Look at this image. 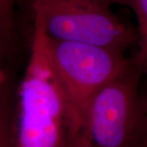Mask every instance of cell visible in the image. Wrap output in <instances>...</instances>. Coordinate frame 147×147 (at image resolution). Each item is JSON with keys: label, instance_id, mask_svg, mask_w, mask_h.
<instances>
[{"label": "cell", "instance_id": "obj_1", "mask_svg": "<svg viewBox=\"0 0 147 147\" xmlns=\"http://www.w3.org/2000/svg\"><path fill=\"white\" fill-rule=\"evenodd\" d=\"M33 20L29 57L16 83L11 147H69L67 101L52 62L48 37L40 21Z\"/></svg>", "mask_w": 147, "mask_h": 147}, {"label": "cell", "instance_id": "obj_2", "mask_svg": "<svg viewBox=\"0 0 147 147\" xmlns=\"http://www.w3.org/2000/svg\"><path fill=\"white\" fill-rule=\"evenodd\" d=\"M111 0H32L47 36L126 54L137 44V29L113 11Z\"/></svg>", "mask_w": 147, "mask_h": 147}, {"label": "cell", "instance_id": "obj_3", "mask_svg": "<svg viewBox=\"0 0 147 147\" xmlns=\"http://www.w3.org/2000/svg\"><path fill=\"white\" fill-rule=\"evenodd\" d=\"M142 77L132 64L102 88L88 105L69 147H139Z\"/></svg>", "mask_w": 147, "mask_h": 147}, {"label": "cell", "instance_id": "obj_4", "mask_svg": "<svg viewBox=\"0 0 147 147\" xmlns=\"http://www.w3.org/2000/svg\"><path fill=\"white\" fill-rule=\"evenodd\" d=\"M48 43L53 67L68 105L70 142L95 95L133 63L124 53L94 45L50 38Z\"/></svg>", "mask_w": 147, "mask_h": 147}, {"label": "cell", "instance_id": "obj_5", "mask_svg": "<svg viewBox=\"0 0 147 147\" xmlns=\"http://www.w3.org/2000/svg\"><path fill=\"white\" fill-rule=\"evenodd\" d=\"M21 0H0V65H12L20 48L17 7Z\"/></svg>", "mask_w": 147, "mask_h": 147}, {"label": "cell", "instance_id": "obj_6", "mask_svg": "<svg viewBox=\"0 0 147 147\" xmlns=\"http://www.w3.org/2000/svg\"><path fill=\"white\" fill-rule=\"evenodd\" d=\"M13 65H0V147H11L16 80Z\"/></svg>", "mask_w": 147, "mask_h": 147}, {"label": "cell", "instance_id": "obj_7", "mask_svg": "<svg viewBox=\"0 0 147 147\" xmlns=\"http://www.w3.org/2000/svg\"><path fill=\"white\" fill-rule=\"evenodd\" d=\"M112 4L126 6L135 14L137 21V50L132 62L147 78V0H111Z\"/></svg>", "mask_w": 147, "mask_h": 147}, {"label": "cell", "instance_id": "obj_8", "mask_svg": "<svg viewBox=\"0 0 147 147\" xmlns=\"http://www.w3.org/2000/svg\"><path fill=\"white\" fill-rule=\"evenodd\" d=\"M139 147H147V89L140 96V143Z\"/></svg>", "mask_w": 147, "mask_h": 147}]
</instances>
